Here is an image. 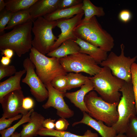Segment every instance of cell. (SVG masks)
I'll list each match as a JSON object with an SVG mask.
<instances>
[{"instance_id":"cell-1","label":"cell","mask_w":137,"mask_h":137,"mask_svg":"<svg viewBox=\"0 0 137 137\" xmlns=\"http://www.w3.org/2000/svg\"><path fill=\"white\" fill-rule=\"evenodd\" d=\"M74 32L77 38L107 52L111 51L114 45L113 37L102 28L95 16L86 22L81 20L75 28Z\"/></svg>"},{"instance_id":"cell-2","label":"cell","mask_w":137,"mask_h":137,"mask_svg":"<svg viewBox=\"0 0 137 137\" xmlns=\"http://www.w3.org/2000/svg\"><path fill=\"white\" fill-rule=\"evenodd\" d=\"M33 21L29 20L1 36L0 50L10 49L19 57L30 50L32 47L31 31Z\"/></svg>"},{"instance_id":"cell-3","label":"cell","mask_w":137,"mask_h":137,"mask_svg":"<svg viewBox=\"0 0 137 137\" xmlns=\"http://www.w3.org/2000/svg\"><path fill=\"white\" fill-rule=\"evenodd\" d=\"M89 77L94 90L104 101L112 104L119 102L121 96L120 90L125 81L114 76L110 68L103 67L99 73Z\"/></svg>"},{"instance_id":"cell-4","label":"cell","mask_w":137,"mask_h":137,"mask_svg":"<svg viewBox=\"0 0 137 137\" xmlns=\"http://www.w3.org/2000/svg\"><path fill=\"white\" fill-rule=\"evenodd\" d=\"M84 102L89 115L92 117L104 123L109 126H112L118 121L117 110L118 102L110 103L98 96L96 92L92 90L85 96Z\"/></svg>"},{"instance_id":"cell-5","label":"cell","mask_w":137,"mask_h":137,"mask_svg":"<svg viewBox=\"0 0 137 137\" xmlns=\"http://www.w3.org/2000/svg\"><path fill=\"white\" fill-rule=\"evenodd\" d=\"M30 51L29 58L35 66L36 74L44 85L50 83L57 76L67 74L59 59L48 57L33 47Z\"/></svg>"},{"instance_id":"cell-6","label":"cell","mask_w":137,"mask_h":137,"mask_svg":"<svg viewBox=\"0 0 137 137\" xmlns=\"http://www.w3.org/2000/svg\"><path fill=\"white\" fill-rule=\"evenodd\" d=\"M122 96L117 107L119 118L112 127L117 134L125 133L130 118L137 114L133 85L131 82H125L120 90Z\"/></svg>"},{"instance_id":"cell-7","label":"cell","mask_w":137,"mask_h":137,"mask_svg":"<svg viewBox=\"0 0 137 137\" xmlns=\"http://www.w3.org/2000/svg\"><path fill=\"white\" fill-rule=\"evenodd\" d=\"M32 31L34 37L32 42L33 47L44 55L50 52V48L58 38L53 32L57 25L56 21H50L40 17L33 22Z\"/></svg>"},{"instance_id":"cell-8","label":"cell","mask_w":137,"mask_h":137,"mask_svg":"<svg viewBox=\"0 0 137 137\" xmlns=\"http://www.w3.org/2000/svg\"><path fill=\"white\" fill-rule=\"evenodd\" d=\"M120 54L117 55L111 52L107 58L102 62L100 65L110 69L112 74L114 76L127 82H132L131 67L135 63L137 56L131 58L127 57L124 54L125 46L123 44L120 45Z\"/></svg>"},{"instance_id":"cell-9","label":"cell","mask_w":137,"mask_h":137,"mask_svg":"<svg viewBox=\"0 0 137 137\" xmlns=\"http://www.w3.org/2000/svg\"><path fill=\"white\" fill-rule=\"evenodd\" d=\"M60 64L66 72H84L91 76L99 73L101 70L92 57L80 53L59 59Z\"/></svg>"},{"instance_id":"cell-10","label":"cell","mask_w":137,"mask_h":137,"mask_svg":"<svg viewBox=\"0 0 137 137\" xmlns=\"http://www.w3.org/2000/svg\"><path fill=\"white\" fill-rule=\"evenodd\" d=\"M23 65L26 75L22 82L29 86L31 94L38 102L43 101L48 98V92L36 74L34 65L28 57L24 60Z\"/></svg>"},{"instance_id":"cell-11","label":"cell","mask_w":137,"mask_h":137,"mask_svg":"<svg viewBox=\"0 0 137 137\" xmlns=\"http://www.w3.org/2000/svg\"><path fill=\"white\" fill-rule=\"evenodd\" d=\"M25 97L22 89L12 91L5 96L1 100L3 110L2 117L6 118L13 117L20 113L26 114L29 111L22 107L23 99Z\"/></svg>"},{"instance_id":"cell-12","label":"cell","mask_w":137,"mask_h":137,"mask_svg":"<svg viewBox=\"0 0 137 137\" xmlns=\"http://www.w3.org/2000/svg\"><path fill=\"white\" fill-rule=\"evenodd\" d=\"M45 85L48 92V97L47 102L42 105V107L45 109L50 107L56 109L57 114L61 118H65L72 117L74 115V112L69 108L64 99L65 93L55 89L50 83Z\"/></svg>"},{"instance_id":"cell-13","label":"cell","mask_w":137,"mask_h":137,"mask_svg":"<svg viewBox=\"0 0 137 137\" xmlns=\"http://www.w3.org/2000/svg\"><path fill=\"white\" fill-rule=\"evenodd\" d=\"M84 12L75 15L69 19H59L57 20V26L61 30V33L58 36V39L50 49V52L58 47L64 41L69 39L75 41L77 37L74 32L75 28L82 19Z\"/></svg>"},{"instance_id":"cell-14","label":"cell","mask_w":137,"mask_h":137,"mask_svg":"<svg viewBox=\"0 0 137 137\" xmlns=\"http://www.w3.org/2000/svg\"><path fill=\"white\" fill-rule=\"evenodd\" d=\"M79 90L72 92H66L65 97L82 112L88 113L89 111L85 105L84 99L86 95L94 89L92 81L89 78Z\"/></svg>"},{"instance_id":"cell-15","label":"cell","mask_w":137,"mask_h":137,"mask_svg":"<svg viewBox=\"0 0 137 137\" xmlns=\"http://www.w3.org/2000/svg\"><path fill=\"white\" fill-rule=\"evenodd\" d=\"M83 113V116L81 120L74 123L72 126L82 123L94 129L102 137H115L117 135L116 131L112 126H106L101 121H97L86 112Z\"/></svg>"},{"instance_id":"cell-16","label":"cell","mask_w":137,"mask_h":137,"mask_svg":"<svg viewBox=\"0 0 137 137\" xmlns=\"http://www.w3.org/2000/svg\"><path fill=\"white\" fill-rule=\"evenodd\" d=\"M60 0H38L28 9L32 19L43 17L58 9Z\"/></svg>"},{"instance_id":"cell-17","label":"cell","mask_w":137,"mask_h":137,"mask_svg":"<svg viewBox=\"0 0 137 137\" xmlns=\"http://www.w3.org/2000/svg\"><path fill=\"white\" fill-rule=\"evenodd\" d=\"M45 118L41 114L33 111L30 115L28 123L23 125L20 132V137H33L38 135L40 130L43 127V124Z\"/></svg>"},{"instance_id":"cell-18","label":"cell","mask_w":137,"mask_h":137,"mask_svg":"<svg viewBox=\"0 0 137 137\" xmlns=\"http://www.w3.org/2000/svg\"><path fill=\"white\" fill-rule=\"evenodd\" d=\"M75 41L80 47L79 53L91 57L98 64H100L107 58L108 56L107 52L99 48L78 38Z\"/></svg>"},{"instance_id":"cell-19","label":"cell","mask_w":137,"mask_h":137,"mask_svg":"<svg viewBox=\"0 0 137 137\" xmlns=\"http://www.w3.org/2000/svg\"><path fill=\"white\" fill-rule=\"evenodd\" d=\"M26 73L25 69L16 72L5 81L0 82V100L6 95L15 90L22 89L20 82L23 75Z\"/></svg>"},{"instance_id":"cell-20","label":"cell","mask_w":137,"mask_h":137,"mask_svg":"<svg viewBox=\"0 0 137 137\" xmlns=\"http://www.w3.org/2000/svg\"><path fill=\"white\" fill-rule=\"evenodd\" d=\"M80 47L75 41L67 40L57 48L47 54L48 56L60 59L79 53Z\"/></svg>"},{"instance_id":"cell-21","label":"cell","mask_w":137,"mask_h":137,"mask_svg":"<svg viewBox=\"0 0 137 137\" xmlns=\"http://www.w3.org/2000/svg\"><path fill=\"white\" fill-rule=\"evenodd\" d=\"M82 2L71 8L58 9L43 17L46 20L50 21L70 19L73 17L75 15L84 12L82 9Z\"/></svg>"},{"instance_id":"cell-22","label":"cell","mask_w":137,"mask_h":137,"mask_svg":"<svg viewBox=\"0 0 137 137\" xmlns=\"http://www.w3.org/2000/svg\"><path fill=\"white\" fill-rule=\"evenodd\" d=\"M38 135L41 136H50L55 137H98L97 133L92 132L88 130L82 135H78L69 131H61L54 129H49L43 127L37 132Z\"/></svg>"},{"instance_id":"cell-23","label":"cell","mask_w":137,"mask_h":137,"mask_svg":"<svg viewBox=\"0 0 137 137\" xmlns=\"http://www.w3.org/2000/svg\"><path fill=\"white\" fill-rule=\"evenodd\" d=\"M82 3V9L84 15V18L82 20V21L87 22L94 16L100 17L105 15L102 7L95 6L90 0H83Z\"/></svg>"},{"instance_id":"cell-24","label":"cell","mask_w":137,"mask_h":137,"mask_svg":"<svg viewBox=\"0 0 137 137\" xmlns=\"http://www.w3.org/2000/svg\"><path fill=\"white\" fill-rule=\"evenodd\" d=\"M38 0H9L6 3V9L12 13L28 9Z\"/></svg>"},{"instance_id":"cell-25","label":"cell","mask_w":137,"mask_h":137,"mask_svg":"<svg viewBox=\"0 0 137 137\" xmlns=\"http://www.w3.org/2000/svg\"><path fill=\"white\" fill-rule=\"evenodd\" d=\"M32 20L28 9L12 13L8 23L5 30L13 28L16 26Z\"/></svg>"},{"instance_id":"cell-26","label":"cell","mask_w":137,"mask_h":137,"mask_svg":"<svg viewBox=\"0 0 137 137\" xmlns=\"http://www.w3.org/2000/svg\"><path fill=\"white\" fill-rule=\"evenodd\" d=\"M67 80V90L81 87L89 78L81 73L70 72L66 75Z\"/></svg>"},{"instance_id":"cell-27","label":"cell","mask_w":137,"mask_h":137,"mask_svg":"<svg viewBox=\"0 0 137 137\" xmlns=\"http://www.w3.org/2000/svg\"><path fill=\"white\" fill-rule=\"evenodd\" d=\"M34 111L32 109L26 115H23L22 118L13 126L6 129L0 131L1 137H10L14 132L16 129L22 124L28 122L30 120V117L32 113Z\"/></svg>"},{"instance_id":"cell-28","label":"cell","mask_w":137,"mask_h":137,"mask_svg":"<svg viewBox=\"0 0 137 137\" xmlns=\"http://www.w3.org/2000/svg\"><path fill=\"white\" fill-rule=\"evenodd\" d=\"M51 85L57 90L66 93L67 90L66 75H61L55 77L51 82Z\"/></svg>"},{"instance_id":"cell-29","label":"cell","mask_w":137,"mask_h":137,"mask_svg":"<svg viewBox=\"0 0 137 137\" xmlns=\"http://www.w3.org/2000/svg\"><path fill=\"white\" fill-rule=\"evenodd\" d=\"M125 133L127 137H137V117H131L130 119Z\"/></svg>"},{"instance_id":"cell-30","label":"cell","mask_w":137,"mask_h":137,"mask_svg":"<svg viewBox=\"0 0 137 137\" xmlns=\"http://www.w3.org/2000/svg\"><path fill=\"white\" fill-rule=\"evenodd\" d=\"M132 83L135 103V108L137 114V64L134 63L131 67Z\"/></svg>"},{"instance_id":"cell-31","label":"cell","mask_w":137,"mask_h":137,"mask_svg":"<svg viewBox=\"0 0 137 137\" xmlns=\"http://www.w3.org/2000/svg\"><path fill=\"white\" fill-rule=\"evenodd\" d=\"M16 72V69L14 65H4L0 63V80L5 77L12 76Z\"/></svg>"},{"instance_id":"cell-32","label":"cell","mask_w":137,"mask_h":137,"mask_svg":"<svg viewBox=\"0 0 137 137\" xmlns=\"http://www.w3.org/2000/svg\"><path fill=\"white\" fill-rule=\"evenodd\" d=\"M0 14V32H3L5 30L6 26L9 22L12 13L10 11L5 10L1 11Z\"/></svg>"},{"instance_id":"cell-33","label":"cell","mask_w":137,"mask_h":137,"mask_svg":"<svg viewBox=\"0 0 137 137\" xmlns=\"http://www.w3.org/2000/svg\"><path fill=\"white\" fill-rule=\"evenodd\" d=\"M22 116V114H19L13 117L9 118L2 117L0 118V131L10 127L13 122L21 119Z\"/></svg>"},{"instance_id":"cell-34","label":"cell","mask_w":137,"mask_h":137,"mask_svg":"<svg viewBox=\"0 0 137 137\" xmlns=\"http://www.w3.org/2000/svg\"><path fill=\"white\" fill-rule=\"evenodd\" d=\"M82 0H60L58 9L72 7L82 2Z\"/></svg>"},{"instance_id":"cell-35","label":"cell","mask_w":137,"mask_h":137,"mask_svg":"<svg viewBox=\"0 0 137 137\" xmlns=\"http://www.w3.org/2000/svg\"><path fill=\"white\" fill-rule=\"evenodd\" d=\"M69 125V123L65 118H61L55 122V128L58 131H65Z\"/></svg>"},{"instance_id":"cell-36","label":"cell","mask_w":137,"mask_h":137,"mask_svg":"<svg viewBox=\"0 0 137 137\" xmlns=\"http://www.w3.org/2000/svg\"><path fill=\"white\" fill-rule=\"evenodd\" d=\"M132 18V13L130 11L127 9H124L121 11L118 15L119 20L124 23L129 21Z\"/></svg>"},{"instance_id":"cell-37","label":"cell","mask_w":137,"mask_h":137,"mask_svg":"<svg viewBox=\"0 0 137 137\" xmlns=\"http://www.w3.org/2000/svg\"><path fill=\"white\" fill-rule=\"evenodd\" d=\"M34 102L33 99L30 97H25L23 99L22 107L25 110L29 111L33 109Z\"/></svg>"},{"instance_id":"cell-38","label":"cell","mask_w":137,"mask_h":137,"mask_svg":"<svg viewBox=\"0 0 137 137\" xmlns=\"http://www.w3.org/2000/svg\"><path fill=\"white\" fill-rule=\"evenodd\" d=\"M55 119L50 118L45 119L43 123V127L49 129H54L55 127Z\"/></svg>"},{"instance_id":"cell-39","label":"cell","mask_w":137,"mask_h":137,"mask_svg":"<svg viewBox=\"0 0 137 137\" xmlns=\"http://www.w3.org/2000/svg\"><path fill=\"white\" fill-rule=\"evenodd\" d=\"M2 55H4L10 59L14 55V51L10 49L6 48L1 50Z\"/></svg>"},{"instance_id":"cell-40","label":"cell","mask_w":137,"mask_h":137,"mask_svg":"<svg viewBox=\"0 0 137 137\" xmlns=\"http://www.w3.org/2000/svg\"><path fill=\"white\" fill-rule=\"evenodd\" d=\"M1 62L2 65H8L11 62L10 59L6 56H2L0 60Z\"/></svg>"},{"instance_id":"cell-41","label":"cell","mask_w":137,"mask_h":137,"mask_svg":"<svg viewBox=\"0 0 137 137\" xmlns=\"http://www.w3.org/2000/svg\"><path fill=\"white\" fill-rule=\"evenodd\" d=\"M6 6V3L3 0H0V11L3 10Z\"/></svg>"},{"instance_id":"cell-42","label":"cell","mask_w":137,"mask_h":137,"mask_svg":"<svg viewBox=\"0 0 137 137\" xmlns=\"http://www.w3.org/2000/svg\"><path fill=\"white\" fill-rule=\"evenodd\" d=\"M20 133H19L17 132H15L10 137H20Z\"/></svg>"},{"instance_id":"cell-43","label":"cell","mask_w":137,"mask_h":137,"mask_svg":"<svg viewBox=\"0 0 137 137\" xmlns=\"http://www.w3.org/2000/svg\"><path fill=\"white\" fill-rule=\"evenodd\" d=\"M115 137H127L126 135L124 134L119 133Z\"/></svg>"}]
</instances>
